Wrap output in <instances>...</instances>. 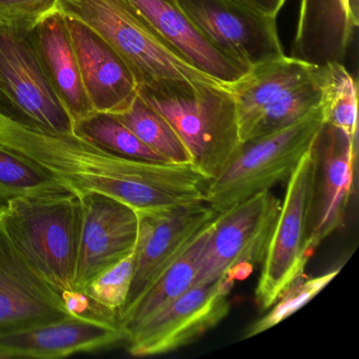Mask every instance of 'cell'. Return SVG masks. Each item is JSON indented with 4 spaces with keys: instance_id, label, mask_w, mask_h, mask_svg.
<instances>
[{
    "instance_id": "1",
    "label": "cell",
    "mask_w": 359,
    "mask_h": 359,
    "mask_svg": "<svg viewBox=\"0 0 359 359\" xmlns=\"http://www.w3.org/2000/svg\"><path fill=\"white\" fill-rule=\"evenodd\" d=\"M0 144L49 172L70 192L104 195L140 214L205 203L208 180L192 163L121 156L73 132L34 131L3 118Z\"/></svg>"
},
{
    "instance_id": "2",
    "label": "cell",
    "mask_w": 359,
    "mask_h": 359,
    "mask_svg": "<svg viewBox=\"0 0 359 359\" xmlns=\"http://www.w3.org/2000/svg\"><path fill=\"white\" fill-rule=\"evenodd\" d=\"M55 10L102 36L129 67L138 92L167 95L222 85L174 51L126 0H58Z\"/></svg>"
},
{
    "instance_id": "3",
    "label": "cell",
    "mask_w": 359,
    "mask_h": 359,
    "mask_svg": "<svg viewBox=\"0 0 359 359\" xmlns=\"http://www.w3.org/2000/svg\"><path fill=\"white\" fill-rule=\"evenodd\" d=\"M0 219L18 251L46 283L64 298L76 294L83 226L79 195L66 192L13 199L0 210Z\"/></svg>"
},
{
    "instance_id": "4",
    "label": "cell",
    "mask_w": 359,
    "mask_h": 359,
    "mask_svg": "<svg viewBox=\"0 0 359 359\" xmlns=\"http://www.w3.org/2000/svg\"><path fill=\"white\" fill-rule=\"evenodd\" d=\"M229 86H201L168 95L138 92L177 132L191 163L208 182L226 169L243 144Z\"/></svg>"
},
{
    "instance_id": "5",
    "label": "cell",
    "mask_w": 359,
    "mask_h": 359,
    "mask_svg": "<svg viewBox=\"0 0 359 359\" xmlns=\"http://www.w3.org/2000/svg\"><path fill=\"white\" fill-rule=\"evenodd\" d=\"M323 107L283 129L243 142L226 169L205 187V203L216 212L287 182L302 157L316 142Z\"/></svg>"
},
{
    "instance_id": "6",
    "label": "cell",
    "mask_w": 359,
    "mask_h": 359,
    "mask_svg": "<svg viewBox=\"0 0 359 359\" xmlns=\"http://www.w3.org/2000/svg\"><path fill=\"white\" fill-rule=\"evenodd\" d=\"M316 172L314 144L287 180L285 198L266 245L255 289L256 304L262 311L269 310L285 290L304 277L314 252L311 231Z\"/></svg>"
},
{
    "instance_id": "7",
    "label": "cell",
    "mask_w": 359,
    "mask_h": 359,
    "mask_svg": "<svg viewBox=\"0 0 359 359\" xmlns=\"http://www.w3.org/2000/svg\"><path fill=\"white\" fill-rule=\"evenodd\" d=\"M0 22V118L46 133H72L73 121L50 85L31 30Z\"/></svg>"
},
{
    "instance_id": "8",
    "label": "cell",
    "mask_w": 359,
    "mask_h": 359,
    "mask_svg": "<svg viewBox=\"0 0 359 359\" xmlns=\"http://www.w3.org/2000/svg\"><path fill=\"white\" fill-rule=\"evenodd\" d=\"M280 203L271 191H264L219 212L193 285L224 275L243 279L262 264Z\"/></svg>"
},
{
    "instance_id": "9",
    "label": "cell",
    "mask_w": 359,
    "mask_h": 359,
    "mask_svg": "<svg viewBox=\"0 0 359 359\" xmlns=\"http://www.w3.org/2000/svg\"><path fill=\"white\" fill-rule=\"evenodd\" d=\"M234 281L224 275L211 283L191 287L163 310L128 332L126 341L130 354L157 356L197 341L228 316L231 310L229 295Z\"/></svg>"
},
{
    "instance_id": "10",
    "label": "cell",
    "mask_w": 359,
    "mask_h": 359,
    "mask_svg": "<svg viewBox=\"0 0 359 359\" xmlns=\"http://www.w3.org/2000/svg\"><path fill=\"white\" fill-rule=\"evenodd\" d=\"M187 18L222 53L253 68L285 55L277 18L238 0H176Z\"/></svg>"
},
{
    "instance_id": "11",
    "label": "cell",
    "mask_w": 359,
    "mask_h": 359,
    "mask_svg": "<svg viewBox=\"0 0 359 359\" xmlns=\"http://www.w3.org/2000/svg\"><path fill=\"white\" fill-rule=\"evenodd\" d=\"M218 213L205 203L180 205L161 213H138L140 226L134 249L133 278L121 313L182 255Z\"/></svg>"
},
{
    "instance_id": "12",
    "label": "cell",
    "mask_w": 359,
    "mask_h": 359,
    "mask_svg": "<svg viewBox=\"0 0 359 359\" xmlns=\"http://www.w3.org/2000/svg\"><path fill=\"white\" fill-rule=\"evenodd\" d=\"M83 205V226L75 293L96 276L133 253L137 241L140 215L125 203L97 194L79 195Z\"/></svg>"
},
{
    "instance_id": "13",
    "label": "cell",
    "mask_w": 359,
    "mask_h": 359,
    "mask_svg": "<svg viewBox=\"0 0 359 359\" xmlns=\"http://www.w3.org/2000/svg\"><path fill=\"white\" fill-rule=\"evenodd\" d=\"M71 314L64 296L29 266L0 219V335L55 323Z\"/></svg>"
},
{
    "instance_id": "14",
    "label": "cell",
    "mask_w": 359,
    "mask_h": 359,
    "mask_svg": "<svg viewBox=\"0 0 359 359\" xmlns=\"http://www.w3.org/2000/svg\"><path fill=\"white\" fill-rule=\"evenodd\" d=\"M126 340L118 318L73 312L66 318L0 335V358H62L109 348Z\"/></svg>"
},
{
    "instance_id": "15",
    "label": "cell",
    "mask_w": 359,
    "mask_h": 359,
    "mask_svg": "<svg viewBox=\"0 0 359 359\" xmlns=\"http://www.w3.org/2000/svg\"><path fill=\"white\" fill-rule=\"evenodd\" d=\"M315 150L317 172L311 231L314 251L330 235L344 228L354 184L357 138L325 123Z\"/></svg>"
},
{
    "instance_id": "16",
    "label": "cell",
    "mask_w": 359,
    "mask_h": 359,
    "mask_svg": "<svg viewBox=\"0 0 359 359\" xmlns=\"http://www.w3.org/2000/svg\"><path fill=\"white\" fill-rule=\"evenodd\" d=\"M67 24L92 109L114 115L126 112L138 96L137 83L129 67L87 25L71 18H67Z\"/></svg>"
},
{
    "instance_id": "17",
    "label": "cell",
    "mask_w": 359,
    "mask_h": 359,
    "mask_svg": "<svg viewBox=\"0 0 359 359\" xmlns=\"http://www.w3.org/2000/svg\"><path fill=\"white\" fill-rule=\"evenodd\" d=\"M291 57L344 64L359 25V0H299Z\"/></svg>"
},
{
    "instance_id": "18",
    "label": "cell",
    "mask_w": 359,
    "mask_h": 359,
    "mask_svg": "<svg viewBox=\"0 0 359 359\" xmlns=\"http://www.w3.org/2000/svg\"><path fill=\"white\" fill-rule=\"evenodd\" d=\"M151 28L184 60L226 85L247 74L250 68L216 49L187 18L176 0H126Z\"/></svg>"
},
{
    "instance_id": "19",
    "label": "cell",
    "mask_w": 359,
    "mask_h": 359,
    "mask_svg": "<svg viewBox=\"0 0 359 359\" xmlns=\"http://www.w3.org/2000/svg\"><path fill=\"white\" fill-rule=\"evenodd\" d=\"M39 62L73 125L94 112L81 81L67 18L53 11L31 30Z\"/></svg>"
},
{
    "instance_id": "20",
    "label": "cell",
    "mask_w": 359,
    "mask_h": 359,
    "mask_svg": "<svg viewBox=\"0 0 359 359\" xmlns=\"http://www.w3.org/2000/svg\"><path fill=\"white\" fill-rule=\"evenodd\" d=\"M319 66L291 56L262 62L229 86L236 108L241 142L256 118L285 91L312 79Z\"/></svg>"
},
{
    "instance_id": "21",
    "label": "cell",
    "mask_w": 359,
    "mask_h": 359,
    "mask_svg": "<svg viewBox=\"0 0 359 359\" xmlns=\"http://www.w3.org/2000/svg\"><path fill=\"white\" fill-rule=\"evenodd\" d=\"M216 218L198 233L182 255L144 290L136 302L119 315V325L126 336L128 332L163 310L193 287L199 259L211 236Z\"/></svg>"
},
{
    "instance_id": "22",
    "label": "cell",
    "mask_w": 359,
    "mask_h": 359,
    "mask_svg": "<svg viewBox=\"0 0 359 359\" xmlns=\"http://www.w3.org/2000/svg\"><path fill=\"white\" fill-rule=\"evenodd\" d=\"M323 66L316 74L285 91L278 100L264 109L248 132L243 142L268 135L306 117L323 102Z\"/></svg>"
},
{
    "instance_id": "23",
    "label": "cell",
    "mask_w": 359,
    "mask_h": 359,
    "mask_svg": "<svg viewBox=\"0 0 359 359\" xmlns=\"http://www.w3.org/2000/svg\"><path fill=\"white\" fill-rule=\"evenodd\" d=\"M66 192L49 172L0 144V210L20 197Z\"/></svg>"
},
{
    "instance_id": "24",
    "label": "cell",
    "mask_w": 359,
    "mask_h": 359,
    "mask_svg": "<svg viewBox=\"0 0 359 359\" xmlns=\"http://www.w3.org/2000/svg\"><path fill=\"white\" fill-rule=\"evenodd\" d=\"M115 116L161 158L173 163H191L190 154L177 132L140 96L126 112Z\"/></svg>"
},
{
    "instance_id": "25",
    "label": "cell",
    "mask_w": 359,
    "mask_h": 359,
    "mask_svg": "<svg viewBox=\"0 0 359 359\" xmlns=\"http://www.w3.org/2000/svg\"><path fill=\"white\" fill-rule=\"evenodd\" d=\"M73 133L121 156L149 161H167L147 147L125 123L110 113L94 111L74 123Z\"/></svg>"
},
{
    "instance_id": "26",
    "label": "cell",
    "mask_w": 359,
    "mask_h": 359,
    "mask_svg": "<svg viewBox=\"0 0 359 359\" xmlns=\"http://www.w3.org/2000/svg\"><path fill=\"white\" fill-rule=\"evenodd\" d=\"M357 83L344 64L323 66V115L325 125L357 138Z\"/></svg>"
},
{
    "instance_id": "27",
    "label": "cell",
    "mask_w": 359,
    "mask_h": 359,
    "mask_svg": "<svg viewBox=\"0 0 359 359\" xmlns=\"http://www.w3.org/2000/svg\"><path fill=\"white\" fill-rule=\"evenodd\" d=\"M133 270L134 252L100 273L90 281L81 294L93 304L92 308L95 306L100 314L118 318L127 302Z\"/></svg>"
},
{
    "instance_id": "28",
    "label": "cell",
    "mask_w": 359,
    "mask_h": 359,
    "mask_svg": "<svg viewBox=\"0 0 359 359\" xmlns=\"http://www.w3.org/2000/svg\"><path fill=\"white\" fill-rule=\"evenodd\" d=\"M339 271L340 268H338L320 276L312 277V278L302 277L298 279L289 289L281 294L280 297L269 309L268 313L264 317L249 327L243 338H251L258 334L264 333L280 323L281 321L289 318L291 315L297 312L304 304L313 299L319 292L323 291L335 278Z\"/></svg>"
},
{
    "instance_id": "29",
    "label": "cell",
    "mask_w": 359,
    "mask_h": 359,
    "mask_svg": "<svg viewBox=\"0 0 359 359\" xmlns=\"http://www.w3.org/2000/svg\"><path fill=\"white\" fill-rule=\"evenodd\" d=\"M58 0H0V22L33 27L55 11Z\"/></svg>"
},
{
    "instance_id": "30",
    "label": "cell",
    "mask_w": 359,
    "mask_h": 359,
    "mask_svg": "<svg viewBox=\"0 0 359 359\" xmlns=\"http://www.w3.org/2000/svg\"><path fill=\"white\" fill-rule=\"evenodd\" d=\"M256 11L277 18L287 0H238Z\"/></svg>"
}]
</instances>
